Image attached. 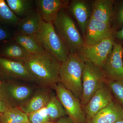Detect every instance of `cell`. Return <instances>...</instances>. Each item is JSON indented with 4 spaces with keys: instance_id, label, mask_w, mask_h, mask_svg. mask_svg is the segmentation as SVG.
Instances as JSON below:
<instances>
[{
    "instance_id": "obj_3",
    "label": "cell",
    "mask_w": 123,
    "mask_h": 123,
    "mask_svg": "<svg viewBox=\"0 0 123 123\" xmlns=\"http://www.w3.org/2000/svg\"><path fill=\"white\" fill-rule=\"evenodd\" d=\"M52 23L70 53H78L84 45V38L66 8L62 9Z\"/></svg>"
},
{
    "instance_id": "obj_13",
    "label": "cell",
    "mask_w": 123,
    "mask_h": 123,
    "mask_svg": "<svg viewBox=\"0 0 123 123\" xmlns=\"http://www.w3.org/2000/svg\"><path fill=\"white\" fill-rule=\"evenodd\" d=\"M68 11L76 21L84 38L86 25L92 15V0H72L67 6Z\"/></svg>"
},
{
    "instance_id": "obj_6",
    "label": "cell",
    "mask_w": 123,
    "mask_h": 123,
    "mask_svg": "<svg viewBox=\"0 0 123 123\" xmlns=\"http://www.w3.org/2000/svg\"><path fill=\"white\" fill-rule=\"evenodd\" d=\"M31 86L18 82L2 83L0 89V96L9 108H19L32 97L34 93Z\"/></svg>"
},
{
    "instance_id": "obj_24",
    "label": "cell",
    "mask_w": 123,
    "mask_h": 123,
    "mask_svg": "<svg viewBox=\"0 0 123 123\" xmlns=\"http://www.w3.org/2000/svg\"><path fill=\"white\" fill-rule=\"evenodd\" d=\"M20 18L11 11L4 0H0V23L5 25L16 27Z\"/></svg>"
},
{
    "instance_id": "obj_7",
    "label": "cell",
    "mask_w": 123,
    "mask_h": 123,
    "mask_svg": "<svg viewBox=\"0 0 123 123\" xmlns=\"http://www.w3.org/2000/svg\"><path fill=\"white\" fill-rule=\"evenodd\" d=\"M115 42L112 35L97 44L84 45L77 54L85 62H89L102 69L112 50Z\"/></svg>"
},
{
    "instance_id": "obj_11",
    "label": "cell",
    "mask_w": 123,
    "mask_h": 123,
    "mask_svg": "<svg viewBox=\"0 0 123 123\" xmlns=\"http://www.w3.org/2000/svg\"><path fill=\"white\" fill-rule=\"evenodd\" d=\"M111 25L99 21L91 17L86 25V32L83 38L84 45L97 44L113 35Z\"/></svg>"
},
{
    "instance_id": "obj_28",
    "label": "cell",
    "mask_w": 123,
    "mask_h": 123,
    "mask_svg": "<svg viewBox=\"0 0 123 123\" xmlns=\"http://www.w3.org/2000/svg\"><path fill=\"white\" fill-rule=\"evenodd\" d=\"M115 18L117 25L120 26L123 25V0L119 6Z\"/></svg>"
},
{
    "instance_id": "obj_17",
    "label": "cell",
    "mask_w": 123,
    "mask_h": 123,
    "mask_svg": "<svg viewBox=\"0 0 123 123\" xmlns=\"http://www.w3.org/2000/svg\"><path fill=\"white\" fill-rule=\"evenodd\" d=\"M114 1L112 0H92V15L95 19L111 25L114 18Z\"/></svg>"
},
{
    "instance_id": "obj_25",
    "label": "cell",
    "mask_w": 123,
    "mask_h": 123,
    "mask_svg": "<svg viewBox=\"0 0 123 123\" xmlns=\"http://www.w3.org/2000/svg\"><path fill=\"white\" fill-rule=\"evenodd\" d=\"M31 123H52L49 117L46 107L37 111L27 114Z\"/></svg>"
},
{
    "instance_id": "obj_30",
    "label": "cell",
    "mask_w": 123,
    "mask_h": 123,
    "mask_svg": "<svg viewBox=\"0 0 123 123\" xmlns=\"http://www.w3.org/2000/svg\"><path fill=\"white\" fill-rule=\"evenodd\" d=\"M9 108L7 104L0 96V114L4 113Z\"/></svg>"
},
{
    "instance_id": "obj_9",
    "label": "cell",
    "mask_w": 123,
    "mask_h": 123,
    "mask_svg": "<svg viewBox=\"0 0 123 123\" xmlns=\"http://www.w3.org/2000/svg\"><path fill=\"white\" fill-rule=\"evenodd\" d=\"M123 47L115 42L113 48L102 69L109 80L123 81Z\"/></svg>"
},
{
    "instance_id": "obj_20",
    "label": "cell",
    "mask_w": 123,
    "mask_h": 123,
    "mask_svg": "<svg viewBox=\"0 0 123 123\" xmlns=\"http://www.w3.org/2000/svg\"><path fill=\"white\" fill-rule=\"evenodd\" d=\"M13 39L32 55L42 53L46 51L38 39L37 36L25 35L16 31Z\"/></svg>"
},
{
    "instance_id": "obj_26",
    "label": "cell",
    "mask_w": 123,
    "mask_h": 123,
    "mask_svg": "<svg viewBox=\"0 0 123 123\" xmlns=\"http://www.w3.org/2000/svg\"><path fill=\"white\" fill-rule=\"evenodd\" d=\"M107 84L123 108V81L108 80Z\"/></svg>"
},
{
    "instance_id": "obj_4",
    "label": "cell",
    "mask_w": 123,
    "mask_h": 123,
    "mask_svg": "<svg viewBox=\"0 0 123 123\" xmlns=\"http://www.w3.org/2000/svg\"><path fill=\"white\" fill-rule=\"evenodd\" d=\"M37 36L45 50L54 55L61 63L66 60L70 52L53 23L43 21Z\"/></svg>"
},
{
    "instance_id": "obj_15",
    "label": "cell",
    "mask_w": 123,
    "mask_h": 123,
    "mask_svg": "<svg viewBox=\"0 0 123 123\" xmlns=\"http://www.w3.org/2000/svg\"><path fill=\"white\" fill-rule=\"evenodd\" d=\"M122 120H123V107L112 100L87 122L88 123H115Z\"/></svg>"
},
{
    "instance_id": "obj_27",
    "label": "cell",
    "mask_w": 123,
    "mask_h": 123,
    "mask_svg": "<svg viewBox=\"0 0 123 123\" xmlns=\"http://www.w3.org/2000/svg\"><path fill=\"white\" fill-rule=\"evenodd\" d=\"M6 26L0 23V43H6L13 39L15 33L11 31Z\"/></svg>"
},
{
    "instance_id": "obj_21",
    "label": "cell",
    "mask_w": 123,
    "mask_h": 123,
    "mask_svg": "<svg viewBox=\"0 0 123 123\" xmlns=\"http://www.w3.org/2000/svg\"><path fill=\"white\" fill-rule=\"evenodd\" d=\"M6 2L11 11L20 19L34 10V0H6Z\"/></svg>"
},
{
    "instance_id": "obj_2",
    "label": "cell",
    "mask_w": 123,
    "mask_h": 123,
    "mask_svg": "<svg viewBox=\"0 0 123 123\" xmlns=\"http://www.w3.org/2000/svg\"><path fill=\"white\" fill-rule=\"evenodd\" d=\"M85 62L77 53H69L61 63L60 82L80 101L82 92V77Z\"/></svg>"
},
{
    "instance_id": "obj_23",
    "label": "cell",
    "mask_w": 123,
    "mask_h": 123,
    "mask_svg": "<svg viewBox=\"0 0 123 123\" xmlns=\"http://www.w3.org/2000/svg\"><path fill=\"white\" fill-rule=\"evenodd\" d=\"M50 120L53 122L68 115L66 111L56 96L51 95L46 107Z\"/></svg>"
},
{
    "instance_id": "obj_22",
    "label": "cell",
    "mask_w": 123,
    "mask_h": 123,
    "mask_svg": "<svg viewBox=\"0 0 123 123\" xmlns=\"http://www.w3.org/2000/svg\"><path fill=\"white\" fill-rule=\"evenodd\" d=\"M29 121L27 115L17 108H9L0 116V123H23Z\"/></svg>"
},
{
    "instance_id": "obj_31",
    "label": "cell",
    "mask_w": 123,
    "mask_h": 123,
    "mask_svg": "<svg viewBox=\"0 0 123 123\" xmlns=\"http://www.w3.org/2000/svg\"><path fill=\"white\" fill-rule=\"evenodd\" d=\"M115 36L117 39L123 41V27L121 30L116 31L115 32Z\"/></svg>"
},
{
    "instance_id": "obj_5",
    "label": "cell",
    "mask_w": 123,
    "mask_h": 123,
    "mask_svg": "<svg viewBox=\"0 0 123 123\" xmlns=\"http://www.w3.org/2000/svg\"><path fill=\"white\" fill-rule=\"evenodd\" d=\"M82 92L80 103L86 105L106 80L102 69L91 62H85L82 77Z\"/></svg>"
},
{
    "instance_id": "obj_12",
    "label": "cell",
    "mask_w": 123,
    "mask_h": 123,
    "mask_svg": "<svg viewBox=\"0 0 123 123\" xmlns=\"http://www.w3.org/2000/svg\"><path fill=\"white\" fill-rule=\"evenodd\" d=\"M111 92L105 82L95 93L86 105L85 114L86 121L105 107L113 100Z\"/></svg>"
},
{
    "instance_id": "obj_8",
    "label": "cell",
    "mask_w": 123,
    "mask_h": 123,
    "mask_svg": "<svg viewBox=\"0 0 123 123\" xmlns=\"http://www.w3.org/2000/svg\"><path fill=\"white\" fill-rule=\"evenodd\" d=\"M56 97L61 102L67 114L75 123H86V117L81 107L80 101L60 82L53 86Z\"/></svg>"
},
{
    "instance_id": "obj_18",
    "label": "cell",
    "mask_w": 123,
    "mask_h": 123,
    "mask_svg": "<svg viewBox=\"0 0 123 123\" xmlns=\"http://www.w3.org/2000/svg\"><path fill=\"white\" fill-rule=\"evenodd\" d=\"M51 95L48 87H43L35 91L19 109L27 114L41 110L46 107Z\"/></svg>"
},
{
    "instance_id": "obj_34",
    "label": "cell",
    "mask_w": 123,
    "mask_h": 123,
    "mask_svg": "<svg viewBox=\"0 0 123 123\" xmlns=\"http://www.w3.org/2000/svg\"><path fill=\"white\" fill-rule=\"evenodd\" d=\"M31 123L30 121H27V122H25V123Z\"/></svg>"
},
{
    "instance_id": "obj_16",
    "label": "cell",
    "mask_w": 123,
    "mask_h": 123,
    "mask_svg": "<svg viewBox=\"0 0 123 123\" xmlns=\"http://www.w3.org/2000/svg\"><path fill=\"white\" fill-rule=\"evenodd\" d=\"M43 21L39 14L34 10L20 18L16 27L17 32L25 35L37 36Z\"/></svg>"
},
{
    "instance_id": "obj_10",
    "label": "cell",
    "mask_w": 123,
    "mask_h": 123,
    "mask_svg": "<svg viewBox=\"0 0 123 123\" xmlns=\"http://www.w3.org/2000/svg\"><path fill=\"white\" fill-rule=\"evenodd\" d=\"M0 76L14 80L35 81L24 63L0 56Z\"/></svg>"
},
{
    "instance_id": "obj_29",
    "label": "cell",
    "mask_w": 123,
    "mask_h": 123,
    "mask_svg": "<svg viewBox=\"0 0 123 123\" xmlns=\"http://www.w3.org/2000/svg\"><path fill=\"white\" fill-rule=\"evenodd\" d=\"M52 123H75L72 119L68 116L62 117L55 122Z\"/></svg>"
},
{
    "instance_id": "obj_19",
    "label": "cell",
    "mask_w": 123,
    "mask_h": 123,
    "mask_svg": "<svg viewBox=\"0 0 123 123\" xmlns=\"http://www.w3.org/2000/svg\"><path fill=\"white\" fill-rule=\"evenodd\" d=\"M31 55L13 39L0 49V55L3 57L23 63Z\"/></svg>"
},
{
    "instance_id": "obj_14",
    "label": "cell",
    "mask_w": 123,
    "mask_h": 123,
    "mask_svg": "<svg viewBox=\"0 0 123 123\" xmlns=\"http://www.w3.org/2000/svg\"><path fill=\"white\" fill-rule=\"evenodd\" d=\"M69 1L67 0H35L36 11L44 21L53 23L62 9L66 8Z\"/></svg>"
},
{
    "instance_id": "obj_33",
    "label": "cell",
    "mask_w": 123,
    "mask_h": 123,
    "mask_svg": "<svg viewBox=\"0 0 123 123\" xmlns=\"http://www.w3.org/2000/svg\"><path fill=\"white\" fill-rule=\"evenodd\" d=\"M2 82L1 81H0V89L1 88V86H2Z\"/></svg>"
},
{
    "instance_id": "obj_1",
    "label": "cell",
    "mask_w": 123,
    "mask_h": 123,
    "mask_svg": "<svg viewBox=\"0 0 123 123\" xmlns=\"http://www.w3.org/2000/svg\"><path fill=\"white\" fill-rule=\"evenodd\" d=\"M24 63L35 81L43 87L54 86L60 82L61 63L50 52L45 51L42 53L31 55Z\"/></svg>"
},
{
    "instance_id": "obj_35",
    "label": "cell",
    "mask_w": 123,
    "mask_h": 123,
    "mask_svg": "<svg viewBox=\"0 0 123 123\" xmlns=\"http://www.w3.org/2000/svg\"><path fill=\"white\" fill-rule=\"evenodd\" d=\"M1 115V114H0V116Z\"/></svg>"
},
{
    "instance_id": "obj_32",
    "label": "cell",
    "mask_w": 123,
    "mask_h": 123,
    "mask_svg": "<svg viewBox=\"0 0 123 123\" xmlns=\"http://www.w3.org/2000/svg\"><path fill=\"white\" fill-rule=\"evenodd\" d=\"M115 123H123V120L117 121V122H116Z\"/></svg>"
}]
</instances>
